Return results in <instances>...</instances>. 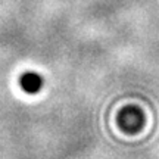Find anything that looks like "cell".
Listing matches in <instances>:
<instances>
[{
    "label": "cell",
    "instance_id": "cell-1",
    "mask_svg": "<svg viewBox=\"0 0 159 159\" xmlns=\"http://www.w3.org/2000/svg\"><path fill=\"white\" fill-rule=\"evenodd\" d=\"M118 125L125 133H137L144 125V115L137 106H127L119 112Z\"/></svg>",
    "mask_w": 159,
    "mask_h": 159
},
{
    "label": "cell",
    "instance_id": "cell-2",
    "mask_svg": "<svg viewBox=\"0 0 159 159\" xmlns=\"http://www.w3.org/2000/svg\"><path fill=\"white\" fill-rule=\"evenodd\" d=\"M19 85L25 93L28 94H35L41 90L43 87V78L41 75L37 74V72H24L21 77H19Z\"/></svg>",
    "mask_w": 159,
    "mask_h": 159
}]
</instances>
